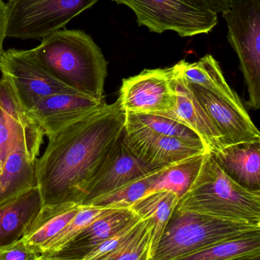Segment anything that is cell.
I'll use <instances>...</instances> for the list:
<instances>
[{
  "label": "cell",
  "instance_id": "cell-1",
  "mask_svg": "<svg viewBox=\"0 0 260 260\" xmlns=\"http://www.w3.org/2000/svg\"><path fill=\"white\" fill-rule=\"evenodd\" d=\"M125 114L119 100L48 138L36 162L44 206L79 204L87 183L122 136Z\"/></svg>",
  "mask_w": 260,
  "mask_h": 260
},
{
  "label": "cell",
  "instance_id": "cell-2",
  "mask_svg": "<svg viewBox=\"0 0 260 260\" xmlns=\"http://www.w3.org/2000/svg\"><path fill=\"white\" fill-rule=\"evenodd\" d=\"M30 50L52 76L79 94L104 100L108 62L93 38L80 30L61 29Z\"/></svg>",
  "mask_w": 260,
  "mask_h": 260
},
{
  "label": "cell",
  "instance_id": "cell-3",
  "mask_svg": "<svg viewBox=\"0 0 260 260\" xmlns=\"http://www.w3.org/2000/svg\"><path fill=\"white\" fill-rule=\"evenodd\" d=\"M177 209L209 216L260 225V191L232 180L211 153L203 156L199 171Z\"/></svg>",
  "mask_w": 260,
  "mask_h": 260
},
{
  "label": "cell",
  "instance_id": "cell-4",
  "mask_svg": "<svg viewBox=\"0 0 260 260\" xmlns=\"http://www.w3.org/2000/svg\"><path fill=\"white\" fill-rule=\"evenodd\" d=\"M260 231L259 224L229 221L176 208L150 260H175Z\"/></svg>",
  "mask_w": 260,
  "mask_h": 260
},
{
  "label": "cell",
  "instance_id": "cell-5",
  "mask_svg": "<svg viewBox=\"0 0 260 260\" xmlns=\"http://www.w3.org/2000/svg\"><path fill=\"white\" fill-rule=\"evenodd\" d=\"M135 13L139 26L151 32L176 31L182 38L208 34L218 24V14L201 0H112Z\"/></svg>",
  "mask_w": 260,
  "mask_h": 260
},
{
  "label": "cell",
  "instance_id": "cell-6",
  "mask_svg": "<svg viewBox=\"0 0 260 260\" xmlns=\"http://www.w3.org/2000/svg\"><path fill=\"white\" fill-rule=\"evenodd\" d=\"M98 0H8L6 37L42 39L64 28Z\"/></svg>",
  "mask_w": 260,
  "mask_h": 260
},
{
  "label": "cell",
  "instance_id": "cell-7",
  "mask_svg": "<svg viewBox=\"0 0 260 260\" xmlns=\"http://www.w3.org/2000/svg\"><path fill=\"white\" fill-rule=\"evenodd\" d=\"M222 15L247 85V105L256 111L260 108V0H235Z\"/></svg>",
  "mask_w": 260,
  "mask_h": 260
},
{
  "label": "cell",
  "instance_id": "cell-8",
  "mask_svg": "<svg viewBox=\"0 0 260 260\" xmlns=\"http://www.w3.org/2000/svg\"><path fill=\"white\" fill-rule=\"evenodd\" d=\"M0 72L2 76L13 87L27 111L47 96L59 93H77L52 76L29 50H4L0 54Z\"/></svg>",
  "mask_w": 260,
  "mask_h": 260
},
{
  "label": "cell",
  "instance_id": "cell-9",
  "mask_svg": "<svg viewBox=\"0 0 260 260\" xmlns=\"http://www.w3.org/2000/svg\"><path fill=\"white\" fill-rule=\"evenodd\" d=\"M118 100L124 114L159 115L169 112L177 102L172 67L145 70L124 79Z\"/></svg>",
  "mask_w": 260,
  "mask_h": 260
},
{
  "label": "cell",
  "instance_id": "cell-10",
  "mask_svg": "<svg viewBox=\"0 0 260 260\" xmlns=\"http://www.w3.org/2000/svg\"><path fill=\"white\" fill-rule=\"evenodd\" d=\"M124 142L130 151L150 168L176 165L209 153L200 139L187 140L125 126Z\"/></svg>",
  "mask_w": 260,
  "mask_h": 260
},
{
  "label": "cell",
  "instance_id": "cell-11",
  "mask_svg": "<svg viewBox=\"0 0 260 260\" xmlns=\"http://www.w3.org/2000/svg\"><path fill=\"white\" fill-rule=\"evenodd\" d=\"M157 169L158 168H150L140 161L130 151L124 142L122 133L97 172L84 188L79 205L87 206L93 200L142 178Z\"/></svg>",
  "mask_w": 260,
  "mask_h": 260
},
{
  "label": "cell",
  "instance_id": "cell-12",
  "mask_svg": "<svg viewBox=\"0 0 260 260\" xmlns=\"http://www.w3.org/2000/svg\"><path fill=\"white\" fill-rule=\"evenodd\" d=\"M44 136L19 128L0 171V206L38 186L36 162Z\"/></svg>",
  "mask_w": 260,
  "mask_h": 260
},
{
  "label": "cell",
  "instance_id": "cell-13",
  "mask_svg": "<svg viewBox=\"0 0 260 260\" xmlns=\"http://www.w3.org/2000/svg\"><path fill=\"white\" fill-rule=\"evenodd\" d=\"M188 85L221 134L224 147L260 142L259 131L242 102H233L197 85Z\"/></svg>",
  "mask_w": 260,
  "mask_h": 260
},
{
  "label": "cell",
  "instance_id": "cell-14",
  "mask_svg": "<svg viewBox=\"0 0 260 260\" xmlns=\"http://www.w3.org/2000/svg\"><path fill=\"white\" fill-rule=\"evenodd\" d=\"M105 104L79 93H59L41 99L27 112L44 136L50 138L94 114Z\"/></svg>",
  "mask_w": 260,
  "mask_h": 260
},
{
  "label": "cell",
  "instance_id": "cell-15",
  "mask_svg": "<svg viewBox=\"0 0 260 260\" xmlns=\"http://www.w3.org/2000/svg\"><path fill=\"white\" fill-rule=\"evenodd\" d=\"M172 70L177 102L170 111L159 115L176 120L192 129L201 139L208 152H218L224 148L221 134L174 66Z\"/></svg>",
  "mask_w": 260,
  "mask_h": 260
},
{
  "label": "cell",
  "instance_id": "cell-16",
  "mask_svg": "<svg viewBox=\"0 0 260 260\" xmlns=\"http://www.w3.org/2000/svg\"><path fill=\"white\" fill-rule=\"evenodd\" d=\"M43 206L42 197L38 186L0 206V250L23 238Z\"/></svg>",
  "mask_w": 260,
  "mask_h": 260
},
{
  "label": "cell",
  "instance_id": "cell-17",
  "mask_svg": "<svg viewBox=\"0 0 260 260\" xmlns=\"http://www.w3.org/2000/svg\"><path fill=\"white\" fill-rule=\"evenodd\" d=\"M139 219L140 218L131 209H114L83 229L56 254L82 259L95 247Z\"/></svg>",
  "mask_w": 260,
  "mask_h": 260
},
{
  "label": "cell",
  "instance_id": "cell-18",
  "mask_svg": "<svg viewBox=\"0 0 260 260\" xmlns=\"http://www.w3.org/2000/svg\"><path fill=\"white\" fill-rule=\"evenodd\" d=\"M212 154L232 180L247 189L260 191V142L228 145Z\"/></svg>",
  "mask_w": 260,
  "mask_h": 260
},
{
  "label": "cell",
  "instance_id": "cell-19",
  "mask_svg": "<svg viewBox=\"0 0 260 260\" xmlns=\"http://www.w3.org/2000/svg\"><path fill=\"white\" fill-rule=\"evenodd\" d=\"M179 201L180 197L174 191L154 189L130 207L140 219L148 220L151 225V256Z\"/></svg>",
  "mask_w": 260,
  "mask_h": 260
},
{
  "label": "cell",
  "instance_id": "cell-20",
  "mask_svg": "<svg viewBox=\"0 0 260 260\" xmlns=\"http://www.w3.org/2000/svg\"><path fill=\"white\" fill-rule=\"evenodd\" d=\"M174 67L188 85H197L217 95L241 102L237 93L227 84L219 63L212 55H206L192 63L183 59Z\"/></svg>",
  "mask_w": 260,
  "mask_h": 260
},
{
  "label": "cell",
  "instance_id": "cell-21",
  "mask_svg": "<svg viewBox=\"0 0 260 260\" xmlns=\"http://www.w3.org/2000/svg\"><path fill=\"white\" fill-rule=\"evenodd\" d=\"M80 209V205L76 203L43 206L21 241L39 253L40 249L61 232Z\"/></svg>",
  "mask_w": 260,
  "mask_h": 260
},
{
  "label": "cell",
  "instance_id": "cell-22",
  "mask_svg": "<svg viewBox=\"0 0 260 260\" xmlns=\"http://www.w3.org/2000/svg\"><path fill=\"white\" fill-rule=\"evenodd\" d=\"M260 256V231L206 247L175 260H242Z\"/></svg>",
  "mask_w": 260,
  "mask_h": 260
},
{
  "label": "cell",
  "instance_id": "cell-23",
  "mask_svg": "<svg viewBox=\"0 0 260 260\" xmlns=\"http://www.w3.org/2000/svg\"><path fill=\"white\" fill-rule=\"evenodd\" d=\"M170 166L172 165L158 168L142 178L93 200L87 206L111 209H130L135 202L154 190L162 174Z\"/></svg>",
  "mask_w": 260,
  "mask_h": 260
},
{
  "label": "cell",
  "instance_id": "cell-24",
  "mask_svg": "<svg viewBox=\"0 0 260 260\" xmlns=\"http://www.w3.org/2000/svg\"><path fill=\"white\" fill-rule=\"evenodd\" d=\"M114 209H115L81 206V209L70 223L40 249V254L53 255L59 253L83 229Z\"/></svg>",
  "mask_w": 260,
  "mask_h": 260
},
{
  "label": "cell",
  "instance_id": "cell-25",
  "mask_svg": "<svg viewBox=\"0 0 260 260\" xmlns=\"http://www.w3.org/2000/svg\"><path fill=\"white\" fill-rule=\"evenodd\" d=\"M125 126L142 128L156 134L178 139L187 140L200 139L187 126L172 119L157 114H125Z\"/></svg>",
  "mask_w": 260,
  "mask_h": 260
},
{
  "label": "cell",
  "instance_id": "cell-26",
  "mask_svg": "<svg viewBox=\"0 0 260 260\" xmlns=\"http://www.w3.org/2000/svg\"><path fill=\"white\" fill-rule=\"evenodd\" d=\"M203 156L204 154L196 156L169 167L162 174L154 189H169L178 194L181 198L195 180Z\"/></svg>",
  "mask_w": 260,
  "mask_h": 260
},
{
  "label": "cell",
  "instance_id": "cell-27",
  "mask_svg": "<svg viewBox=\"0 0 260 260\" xmlns=\"http://www.w3.org/2000/svg\"><path fill=\"white\" fill-rule=\"evenodd\" d=\"M151 229L149 221L141 219L137 230L126 241L99 260H150Z\"/></svg>",
  "mask_w": 260,
  "mask_h": 260
},
{
  "label": "cell",
  "instance_id": "cell-28",
  "mask_svg": "<svg viewBox=\"0 0 260 260\" xmlns=\"http://www.w3.org/2000/svg\"><path fill=\"white\" fill-rule=\"evenodd\" d=\"M0 108L11 120L22 126L24 129L32 133L43 134L21 105L13 87L3 76L0 78Z\"/></svg>",
  "mask_w": 260,
  "mask_h": 260
},
{
  "label": "cell",
  "instance_id": "cell-29",
  "mask_svg": "<svg viewBox=\"0 0 260 260\" xmlns=\"http://www.w3.org/2000/svg\"><path fill=\"white\" fill-rule=\"evenodd\" d=\"M141 219L137 220L125 227L122 230L119 231L115 235L107 239L106 241L95 247L90 253H87L82 260H99L107 256L110 253L115 250L118 247L126 241L134 233Z\"/></svg>",
  "mask_w": 260,
  "mask_h": 260
},
{
  "label": "cell",
  "instance_id": "cell-30",
  "mask_svg": "<svg viewBox=\"0 0 260 260\" xmlns=\"http://www.w3.org/2000/svg\"><path fill=\"white\" fill-rule=\"evenodd\" d=\"M19 128L23 127L11 120L0 108V171L15 143Z\"/></svg>",
  "mask_w": 260,
  "mask_h": 260
},
{
  "label": "cell",
  "instance_id": "cell-31",
  "mask_svg": "<svg viewBox=\"0 0 260 260\" xmlns=\"http://www.w3.org/2000/svg\"><path fill=\"white\" fill-rule=\"evenodd\" d=\"M39 255L36 250L27 247L21 240L0 250L1 260H35Z\"/></svg>",
  "mask_w": 260,
  "mask_h": 260
},
{
  "label": "cell",
  "instance_id": "cell-32",
  "mask_svg": "<svg viewBox=\"0 0 260 260\" xmlns=\"http://www.w3.org/2000/svg\"><path fill=\"white\" fill-rule=\"evenodd\" d=\"M8 14L6 3L0 0V54L3 53V42L6 38L7 30Z\"/></svg>",
  "mask_w": 260,
  "mask_h": 260
},
{
  "label": "cell",
  "instance_id": "cell-33",
  "mask_svg": "<svg viewBox=\"0 0 260 260\" xmlns=\"http://www.w3.org/2000/svg\"><path fill=\"white\" fill-rule=\"evenodd\" d=\"M212 12L220 13L228 10L235 0H201Z\"/></svg>",
  "mask_w": 260,
  "mask_h": 260
},
{
  "label": "cell",
  "instance_id": "cell-34",
  "mask_svg": "<svg viewBox=\"0 0 260 260\" xmlns=\"http://www.w3.org/2000/svg\"><path fill=\"white\" fill-rule=\"evenodd\" d=\"M35 260H82L74 258L65 257L57 254H40Z\"/></svg>",
  "mask_w": 260,
  "mask_h": 260
},
{
  "label": "cell",
  "instance_id": "cell-35",
  "mask_svg": "<svg viewBox=\"0 0 260 260\" xmlns=\"http://www.w3.org/2000/svg\"><path fill=\"white\" fill-rule=\"evenodd\" d=\"M242 260H260V256H258V257L250 258V259H246Z\"/></svg>",
  "mask_w": 260,
  "mask_h": 260
},
{
  "label": "cell",
  "instance_id": "cell-36",
  "mask_svg": "<svg viewBox=\"0 0 260 260\" xmlns=\"http://www.w3.org/2000/svg\"><path fill=\"white\" fill-rule=\"evenodd\" d=\"M0 260H1V259H0Z\"/></svg>",
  "mask_w": 260,
  "mask_h": 260
}]
</instances>
